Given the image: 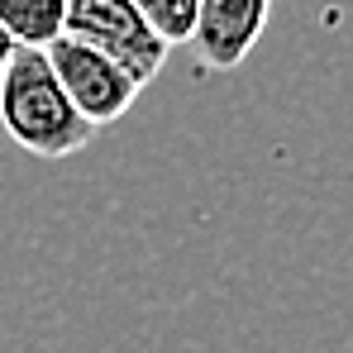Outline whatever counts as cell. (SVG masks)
Returning a JSON list of instances; mask_svg holds the SVG:
<instances>
[{
    "instance_id": "7a4b0ae2",
    "label": "cell",
    "mask_w": 353,
    "mask_h": 353,
    "mask_svg": "<svg viewBox=\"0 0 353 353\" xmlns=\"http://www.w3.org/2000/svg\"><path fill=\"white\" fill-rule=\"evenodd\" d=\"M62 34L91 43L96 53L119 62L139 86H148L163 67H168V43L158 39V29L139 14L134 0H67L62 14Z\"/></svg>"
},
{
    "instance_id": "8992f818",
    "label": "cell",
    "mask_w": 353,
    "mask_h": 353,
    "mask_svg": "<svg viewBox=\"0 0 353 353\" xmlns=\"http://www.w3.org/2000/svg\"><path fill=\"white\" fill-rule=\"evenodd\" d=\"M139 5V14L158 29V39L176 48V43H186L191 39V29H196V5L201 0H134Z\"/></svg>"
},
{
    "instance_id": "52a82bcc",
    "label": "cell",
    "mask_w": 353,
    "mask_h": 353,
    "mask_svg": "<svg viewBox=\"0 0 353 353\" xmlns=\"http://www.w3.org/2000/svg\"><path fill=\"white\" fill-rule=\"evenodd\" d=\"M10 58H14V39H10V34L0 29V72L10 67Z\"/></svg>"
},
{
    "instance_id": "6da1fadb",
    "label": "cell",
    "mask_w": 353,
    "mask_h": 353,
    "mask_svg": "<svg viewBox=\"0 0 353 353\" xmlns=\"http://www.w3.org/2000/svg\"><path fill=\"white\" fill-rule=\"evenodd\" d=\"M0 124H5L10 143H19L24 153H34L43 163H62V158L81 153L101 134L72 105L43 48H14L10 67L0 72Z\"/></svg>"
},
{
    "instance_id": "277c9868",
    "label": "cell",
    "mask_w": 353,
    "mask_h": 353,
    "mask_svg": "<svg viewBox=\"0 0 353 353\" xmlns=\"http://www.w3.org/2000/svg\"><path fill=\"white\" fill-rule=\"evenodd\" d=\"M268 19H272V0H201L186 43L196 48V62L205 72H234L258 48Z\"/></svg>"
},
{
    "instance_id": "3957f363",
    "label": "cell",
    "mask_w": 353,
    "mask_h": 353,
    "mask_svg": "<svg viewBox=\"0 0 353 353\" xmlns=\"http://www.w3.org/2000/svg\"><path fill=\"white\" fill-rule=\"evenodd\" d=\"M43 53H48L53 72H58L62 91L72 96V105L91 119L96 129L124 119L129 105L139 101V91H143L119 62H110L105 53H96L91 43H81V39H72V34H58Z\"/></svg>"
},
{
    "instance_id": "5b68a950",
    "label": "cell",
    "mask_w": 353,
    "mask_h": 353,
    "mask_svg": "<svg viewBox=\"0 0 353 353\" xmlns=\"http://www.w3.org/2000/svg\"><path fill=\"white\" fill-rule=\"evenodd\" d=\"M67 0H0V29L14 48H48L62 34Z\"/></svg>"
}]
</instances>
